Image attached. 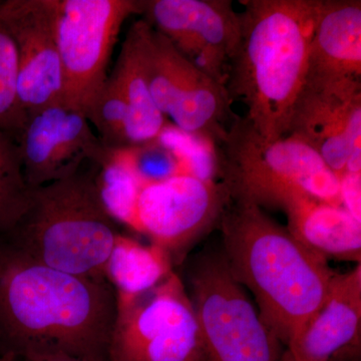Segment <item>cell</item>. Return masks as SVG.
Segmentation results:
<instances>
[{"label":"cell","instance_id":"6da1fadb","mask_svg":"<svg viewBox=\"0 0 361 361\" xmlns=\"http://www.w3.org/2000/svg\"><path fill=\"white\" fill-rule=\"evenodd\" d=\"M116 292L35 260L0 237V353L108 361Z\"/></svg>","mask_w":361,"mask_h":361},{"label":"cell","instance_id":"7a4b0ae2","mask_svg":"<svg viewBox=\"0 0 361 361\" xmlns=\"http://www.w3.org/2000/svg\"><path fill=\"white\" fill-rule=\"evenodd\" d=\"M220 224L221 252L233 276L288 345L326 300L336 271L253 202L231 197Z\"/></svg>","mask_w":361,"mask_h":361},{"label":"cell","instance_id":"3957f363","mask_svg":"<svg viewBox=\"0 0 361 361\" xmlns=\"http://www.w3.org/2000/svg\"><path fill=\"white\" fill-rule=\"evenodd\" d=\"M226 89L263 139L287 135L322 0H246Z\"/></svg>","mask_w":361,"mask_h":361},{"label":"cell","instance_id":"277c9868","mask_svg":"<svg viewBox=\"0 0 361 361\" xmlns=\"http://www.w3.org/2000/svg\"><path fill=\"white\" fill-rule=\"evenodd\" d=\"M99 168L84 166L71 177L30 189L25 213L4 236L54 269L106 279V263L120 232L97 186Z\"/></svg>","mask_w":361,"mask_h":361},{"label":"cell","instance_id":"5b68a950","mask_svg":"<svg viewBox=\"0 0 361 361\" xmlns=\"http://www.w3.org/2000/svg\"><path fill=\"white\" fill-rule=\"evenodd\" d=\"M218 168L233 198L270 205L287 191L341 205L338 177L322 157L294 135L267 141L237 116L216 147Z\"/></svg>","mask_w":361,"mask_h":361},{"label":"cell","instance_id":"8992f818","mask_svg":"<svg viewBox=\"0 0 361 361\" xmlns=\"http://www.w3.org/2000/svg\"><path fill=\"white\" fill-rule=\"evenodd\" d=\"M188 280L206 361H279L283 344L233 276L222 252L201 254Z\"/></svg>","mask_w":361,"mask_h":361},{"label":"cell","instance_id":"52a82bcc","mask_svg":"<svg viewBox=\"0 0 361 361\" xmlns=\"http://www.w3.org/2000/svg\"><path fill=\"white\" fill-rule=\"evenodd\" d=\"M108 361H206L191 299L175 272L141 295L116 297Z\"/></svg>","mask_w":361,"mask_h":361},{"label":"cell","instance_id":"ba28073f","mask_svg":"<svg viewBox=\"0 0 361 361\" xmlns=\"http://www.w3.org/2000/svg\"><path fill=\"white\" fill-rule=\"evenodd\" d=\"M142 13V0H56L61 102L85 115L108 80L121 27L130 16Z\"/></svg>","mask_w":361,"mask_h":361},{"label":"cell","instance_id":"9c48e42d","mask_svg":"<svg viewBox=\"0 0 361 361\" xmlns=\"http://www.w3.org/2000/svg\"><path fill=\"white\" fill-rule=\"evenodd\" d=\"M145 47L157 108L178 129L219 146L237 116L225 85L192 65L149 23Z\"/></svg>","mask_w":361,"mask_h":361},{"label":"cell","instance_id":"30bf717a","mask_svg":"<svg viewBox=\"0 0 361 361\" xmlns=\"http://www.w3.org/2000/svg\"><path fill=\"white\" fill-rule=\"evenodd\" d=\"M231 199L224 182L176 175L141 188L135 208V231L167 252L172 262L217 222Z\"/></svg>","mask_w":361,"mask_h":361},{"label":"cell","instance_id":"8fae6325","mask_svg":"<svg viewBox=\"0 0 361 361\" xmlns=\"http://www.w3.org/2000/svg\"><path fill=\"white\" fill-rule=\"evenodd\" d=\"M18 147L30 189L71 177L85 164L103 167L111 154L99 141L87 116L61 101L27 116Z\"/></svg>","mask_w":361,"mask_h":361},{"label":"cell","instance_id":"7c38bea8","mask_svg":"<svg viewBox=\"0 0 361 361\" xmlns=\"http://www.w3.org/2000/svg\"><path fill=\"white\" fill-rule=\"evenodd\" d=\"M145 20L198 70L226 85L240 39L229 0H142Z\"/></svg>","mask_w":361,"mask_h":361},{"label":"cell","instance_id":"4fadbf2b","mask_svg":"<svg viewBox=\"0 0 361 361\" xmlns=\"http://www.w3.org/2000/svg\"><path fill=\"white\" fill-rule=\"evenodd\" d=\"M0 20L18 56V97L26 118L61 101L56 0H0Z\"/></svg>","mask_w":361,"mask_h":361},{"label":"cell","instance_id":"5bb4252c","mask_svg":"<svg viewBox=\"0 0 361 361\" xmlns=\"http://www.w3.org/2000/svg\"><path fill=\"white\" fill-rule=\"evenodd\" d=\"M287 135L314 149L339 179L348 159L361 155V90L329 92L303 87Z\"/></svg>","mask_w":361,"mask_h":361},{"label":"cell","instance_id":"9a60e30c","mask_svg":"<svg viewBox=\"0 0 361 361\" xmlns=\"http://www.w3.org/2000/svg\"><path fill=\"white\" fill-rule=\"evenodd\" d=\"M303 87L329 92L361 90L360 0H322Z\"/></svg>","mask_w":361,"mask_h":361},{"label":"cell","instance_id":"2e32d148","mask_svg":"<svg viewBox=\"0 0 361 361\" xmlns=\"http://www.w3.org/2000/svg\"><path fill=\"white\" fill-rule=\"evenodd\" d=\"M361 263L336 272L322 308L286 346L294 361H331L345 348L360 350Z\"/></svg>","mask_w":361,"mask_h":361},{"label":"cell","instance_id":"e0dca14e","mask_svg":"<svg viewBox=\"0 0 361 361\" xmlns=\"http://www.w3.org/2000/svg\"><path fill=\"white\" fill-rule=\"evenodd\" d=\"M273 206L284 211L287 230L311 251L326 260L361 262V222L343 207L298 191L280 195Z\"/></svg>","mask_w":361,"mask_h":361},{"label":"cell","instance_id":"ac0fdd59","mask_svg":"<svg viewBox=\"0 0 361 361\" xmlns=\"http://www.w3.org/2000/svg\"><path fill=\"white\" fill-rule=\"evenodd\" d=\"M148 23L135 21L123 40L115 68L109 77L122 92L130 111V137L133 146L156 141L168 126L157 108L149 90L146 61Z\"/></svg>","mask_w":361,"mask_h":361},{"label":"cell","instance_id":"d6986e66","mask_svg":"<svg viewBox=\"0 0 361 361\" xmlns=\"http://www.w3.org/2000/svg\"><path fill=\"white\" fill-rule=\"evenodd\" d=\"M173 262L160 247L145 245L118 234L106 267V277L116 297L133 298L151 290L172 274Z\"/></svg>","mask_w":361,"mask_h":361},{"label":"cell","instance_id":"ffe728a7","mask_svg":"<svg viewBox=\"0 0 361 361\" xmlns=\"http://www.w3.org/2000/svg\"><path fill=\"white\" fill-rule=\"evenodd\" d=\"M26 184L18 139L0 130V237L13 230L28 205Z\"/></svg>","mask_w":361,"mask_h":361},{"label":"cell","instance_id":"44dd1931","mask_svg":"<svg viewBox=\"0 0 361 361\" xmlns=\"http://www.w3.org/2000/svg\"><path fill=\"white\" fill-rule=\"evenodd\" d=\"M85 116L106 149L118 151L132 147L129 106L110 77L94 97Z\"/></svg>","mask_w":361,"mask_h":361},{"label":"cell","instance_id":"7402d4cb","mask_svg":"<svg viewBox=\"0 0 361 361\" xmlns=\"http://www.w3.org/2000/svg\"><path fill=\"white\" fill-rule=\"evenodd\" d=\"M109 163L116 164L127 170L142 187L184 174L175 154L157 140L139 146L111 151Z\"/></svg>","mask_w":361,"mask_h":361},{"label":"cell","instance_id":"603a6c76","mask_svg":"<svg viewBox=\"0 0 361 361\" xmlns=\"http://www.w3.org/2000/svg\"><path fill=\"white\" fill-rule=\"evenodd\" d=\"M26 121L18 97V56L11 35L0 20V130L20 137Z\"/></svg>","mask_w":361,"mask_h":361},{"label":"cell","instance_id":"cb8c5ba5","mask_svg":"<svg viewBox=\"0 0 361 361\" xmlns=\"http://www.w3.org/2000/svg\"><path fill=\"white\" fill-rule=\"evenodd\" d=\"M338 180L341 205L361 222V173H344Z\"/></svg>","mask_w":361,"mask_h":361},{"label":"cell","instance_id":"d4e9b609","mask_svg":"<svg viewBox=\"0 0 361 361\" xmlns=\"http://www.w3.org/2000/svg\"><path fill=\"white\" fill-rule=\"evenodd\" d=\"M20 361H87L80 358L71 357L66 355H51L44 356H35V357L23 358Z\"/></svg>","mask_w":361,"mask_h":361},{"label":"cell","instance_id":"484cf974","mask_svg":"<svg viewBox=\"0 0 361 361\" xmlns=\"http://www.w3.org/2000/svg\"><path fill=\"white\" fill-rule=\"evenodd\" d=\"M20 358L18 356L13 355V353H4L0 355V361H20Z\"/></svg>","mask_w":361,"mask_h":361},{"label":"cell","instance_id":"4316f807","mask_svg":"<svg viewBox=\"0 0 361 361\" xmlns=\"http://www.w3.org/2000/svg\"><path fill=\"white\" fill-rule=\"evenodd\" d=\"M279 361H294L293 357L290 355L288 350H284L283 353H282L281 357H280Z\"/></svg>","mask_w":361,"mask_h":361},{"label":"cell","instance_id":"83f0119b","mask_svg":"<svg viewBox=\"0 0 361 361\" xmlns=\"http://www.w3.org/2000/svg\"><path fill=\"white\" fill-rule=\"evenodd\" d=\"M0 355H1V353H0Z\"/></svg>","mask_w":361,"mask_h":361}]
</instances>
